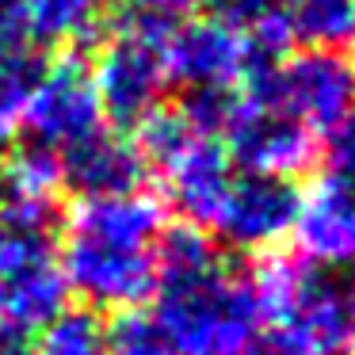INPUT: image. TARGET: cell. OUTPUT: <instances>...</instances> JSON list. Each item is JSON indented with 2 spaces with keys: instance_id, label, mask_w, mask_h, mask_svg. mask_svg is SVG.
Wrapping results in <instances>:
<instances>
[{
  "instance_id": "7",
  "label": "cell",
  "mask_w": 355,
  "mask_h": 355,
  "mask_svg": "<svg viewBox=\"0 0 355 355\" xmlns=\"http://www.w3.org/2000/svg\"><path fill=\"white\" fill-rule=\"evenodd\" d=\"M24 126L35 146L54 153L77 146L80 138L103 126V103L92 69L77 54H65L54 69H42V80L35 85L31 103L24 111Z\"/></svg>"
},
{
  "instance_id": "12",
  "label": "cell",
  "mask_w": 355,
  "mask_h": 355,
  "mask_svg": "<svg viewBox=\"0 0 355 355\" xmlns=\"http://www.w3.org/2000/svg\"><path fill=\"white\" fill-rule=\"evenodd\" d=\"M294 237L309 263L344 271L355 268V187L324 176L302 195Z\"/></svg>"
},
{
  "instance_id": "24",
  "label": "cell",
  "mask_w": 355,
  "mask_h": 355,
  "mask_svg": "<svg viewBox=\"0 0 355 355\" xmlns=\"http://www.w3.org/2000/svg\"><path fill=\"white\" fill-rule=\"evenodd\" d=\"M0 355H35L31 332H19L12 324H0Z\"/></svg>"
},
{
  "instance_id": "15",
  "label": "cell",
  "mask_w": 355,
  "mask_h": 355,
  "mask_svg": "<svg viewBox=\"0 0 355 355\" xmlns=\"http://www.w3.org/2000/svg\"><path fill=\"white\" fill-rule=\"evenodd\" d=\"M275 12L291 39L313 50H336L355 39V0H279Z\"/></svg>"
},
{
  "instance_id": "10",
  "label": "cell",
  "mask_w": 355,
  "mask_h": 355,
  "mask_svg": "<svg viewBox=\"0 0 355 355\" xmlns=\"http://www.w3.org/2000/svg\"><path fill=\"white\" fill-rule=\"evenodd\" d=\"M298 202L302 195L291 180L245 172V176H233L210 225L237 252H268L294 233Z\"/></svg>"
},
{
  "instance_id": "13",
  "label": "cell",
  "mask_w": 355,
  "mask_h": 355,
  "mask_svg": "<svg viewBox=\"0 0 355 355\" xmlns=\"http://www.w3.org/2000/svg\"><path fill=\"white\" fill-rule=\"evenodd\" d=\"M62 161V184L80 191V199L92 195H119V191H138L146 176V157L134 141H126L115 130H96L80 138L77 146L58 153Z\"/></svg>"
},
{
  "instance_id": "25",
  "label": "cell",
  "mask_w": 355,
  "mask_h": 355,
  "mask_svg": "<svg viewBox=\"0 0 355 355\" xmlns=\"http://www.w3.org/2000/svg\"><path fill=\"white\" fill-rule=\"evenodd\" d=\"M164 8H172V12H184V8H199V4H207V0H161Z\"/></svg>"
},
{
  "instance_id": "17",
  "label": "cell",
  "mask_w": 355,
  "mask_h": 355,
  "mask_svg": "<svg viewBox=\"0 0 355 355\" xmlns=\"http://www.w3.org/2000/svg\"><path fill=\"white\" fill-rule=\"evenodd\" d=\"M35 355H103V324L88 309H62L42 329Z\"/></svg>"
},
{
  "instance_id": "3",
  "label": "cell",
  "mask_w": 355,
  "mask_h": 355,
  "mask_svg": "<svg viewBox=\"0 0 355 355\" xmlns=\"http://www.w3.org/2000/svg\"><path fill=\"white\" fill-rule=\"evenodd\" d=\"M263 317L313 355H355V283L332 268L275 256L256 275Z\"/></svg>"
},
{
  "instance_id": "18",
  "label": "cell",
  "mask_w": 355,
  "mask_h": 355,
  "mask_svg": "<svg viewBox=\"0 0 355 355\" xmlns=\"http://www.w3.org/2000/svg\"><path fill=\"white\" fill-rule=\"evenodd\" d=\"M103 355H176L161 324L146 309H119L103 329Z\"/></svg>"
},
{
  "instance_id": "16",
  "label": "cell",
  "mask_w": 355,
  "mask_h": 355,
  "mask_svg": "<svg viewBox=\"0 0 355 355\" xmlns=\"http://www.w3.org/2000/svg\"><path fill=\"white\" fill-rule=\"evenodd\" d=\"M42 80V62L24 42L0 46V146H8L24 126V111L31 103L35 85Z\"/></svg>"
},
{
  "instance_id": "2",
  "label": "cell",
  "mask_w": 355,
  "mask_h": 355,
  "mask_svg": "<svg viewBox=\"0 0 355 355\" xmlns=\"http://www.w3.org/2000/svg\"><path fill=\"white\" fill-rule=\"evenodd\" d=\"M164 210L146 191L92 195L73 207L62 241V275L96 309H134L157 286Z\"/></svg>"
},
{
  "instance_id": "4",
  "label": "cell",
  "mask_w": 355,
  "mask_h": 355,
  "mask_svg": "<svg viewBox=\"0 0 355 355\" xmlns=\"http://www.w3.org/2000/svg\"><path fill=\"white\" fill-rule=\"evenodd\" d=\"M138 149L164 176L172 207L187 218V225H210L233 184V161L225 146L210 134L187 126L180 111H153L141 123Z\"/></svg>"
},
{
  "instance_id": "20",
  "label": "cell",
  "mask_w": 355,
  "mask_h": 355,
  "mask_svg": "<svg viewBox=\"0 0 355 355\" xmlns=\"http://www.w3.org/2000/svg\"><path fill=\"white\" fill-rule=\"evenodd\" d=\"M329 138H332V146H329V168L332 172L329 176L347 184V187H355V115L344 126H336Z\"/></svg>"
},
{
  "instance_id": "22",
  "label": "cell",
  "mask_w": 355,
  "mask_h": 355,
  "mask_svg": "<svg viewBox=\"0 0 355 355\" xmlns=\"http://www.w3.org/2000/svg\"><path fill=\"white\" fill-rule=\"evenodd\" d=\"M241 355H313V352H309V347H302L298 340H291L286 332L275 329V332H260V336H256Z\"/></svg>"
},
{
  "instance_id": "1",
  "label": "cell",
  "mask_w": 355,
  "mask_h": 355,
  "mask_svg": "<svg viewBox=\"0 0 355 355\" xmlns=\"http://www.w3.org/2000/svg\"><path fill=\"white\" fill-rule=\"evenodd\" d=\"M153 294V321L176 355H241L260 336L256 279L225 268L195 225L161 233Z\"/></svg>"
},
{
  "instance_id": "8",
  "label": "cell",
  "mask_w": 355,
  "mask_h": 355,
  "mask_svg": "<svg viewBox=\"0 0 355 355\" xmlns=\"http://www.w3.org/2000/svg\"><path fill=\"white\" fill-rule=\"evenodd\" d=\"M225 153L237 157L245 172L260 176H283L291 180L294 172L309 168L317 161V138L302 123H294L286 111L275 103L241 96L233 103V115L222 130Z\"/></svg>"
},
{
  "instance_id": "9",
  "label": "cell",
  "mask_w": 355,
  "mask_h": 355,
  "mask_svg": "<svg viewBox=\"0 0 355 355\" xmlns=\"http://www.w3.org/2000/svg\"><path fill=\"white\" fill-rule=\"evenodd\" d=\"M164 50L168 46H161V42L111 31L107 46L92 69V80L103 111L119 126H141L157 111L164 85H168Z\"/></svg>"
},
{
  "instance_id": "6",
  "label": "cell",
  "mask_w": 355,
  "mask_h": 355,
  "mask_svg": "<svg viewBox=\"0 0 355 355\" xmlns=\"http://www.w3.org/2000/svg\"><path fill=\"white\" fill-rule=\"evenodd\" d=\"M69 286L46 225L0 222V324L42 332L65 309Z\"/></svg>"
},
{
  "instance_id": "5",
  "label": "cell",
  "mask_w": 355,
  "mask_h": 355,
  "mask_svg": "<svg viewBox=\"0 0 355 355\" xmlns=\"http://www.w3.org/2000/svg\"><path fill=\"white\" fill-rule=\"evenodd\" d=\"M245 96L275 103L313 138L332 134L355 115V69L336 50H309L286 62H252Z\"/></svg>"
},
{
  "instance_id": "19",
  "label": "cell",
  "mask_w": 355,
  "mask_h": 355,
  "mask_svg": "<svg viewBox=\"0 0 355 355\" xmlns=\"http://www.w3.org/2000/svg\"><path fill=\"white\" fill-rule=\"evenodd\" d=\"M58 184H62V161H58L54 149H42L35 141H27V146H19L4 161V191L54 199Z\"/></svg>"
},
{
  "instance_id": "11",
  "label": "cell",
  "mask_w": 355,
  "mask_h": 355,
  "mask_svg": "<svg viewBox=\"0 0 355 355\" xmlns=\"http://www.w3.org/2000/svg\"><path fill=\"white\" fill-rule=\"evenodd\" d=\"M252 65L245 35L222 19H191L176 27L164 50L168 80L187 85V92H230V85L245 80Z\"/></svg>"
},
{
  "instance_id": "23",
  "label": "cell",
  "mask_w": 355,
  "mask_h": 355,
  "mask_svg": "<svg viewBox=\"0 0 355 355\" xmlns=\"http://www.w3.org/2000/svg\"><path fill=\"white\" fill-rule=\"evenodd\" d=\"M24 35V12L19 0H0V46H12Z\"/></svg>"
},
{
  "instance_id": "14",
  "label": "cell",
  "mask_w": 355,
  "mask_h": 355,
  "mask_svg": "<svg viewBox=\"0 0 355 355\" xmlns=\"http://www.w3.org/2000/svg\"><path fill=\"white\" fill-rule=\"evenodd\" d=\"M111 0H19L24 35L42 46H77L100 31Z\"/></svg>"
},
{
  "instance_id": "21",
  "label": "cell",
  "mask_w": 355,
  "mask_h": 355,
  "mask_svg": "<svg viewBox=\"0 0 355 355\" xmlns=\"http://www.w3.org/2000/svg\"><path fill=\"white\" fill-rule=\"evenodd\" d=\"M210 4H214V12H218L222 24L237 27V31H245V27L268 8V0H210Z\"/></svg>"
}]
</instances>
